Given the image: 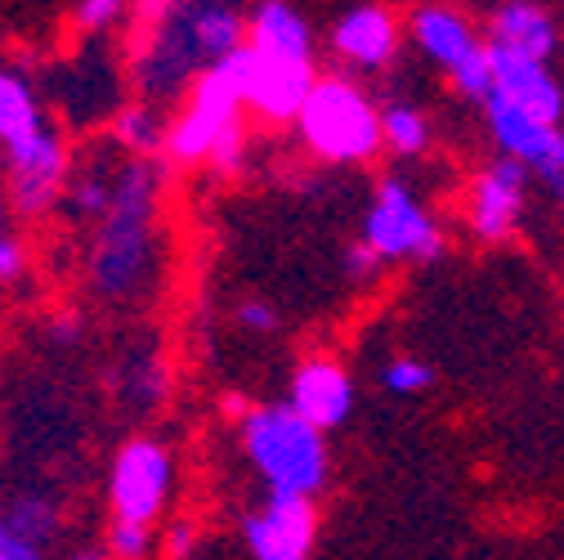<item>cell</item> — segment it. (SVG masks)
Returning <instances> with one entry per match:
<instances>
[{"instance_id": "6da1fadb", "label": "cell", "mask_w": 564, "mask_h": 560, "mask_svg": "<svg viewBox=\"0 0 564 560\" xmlns=\"http://www.w3.org/2000/svg\"><path fill=\"white\" fill-rule=\"evenodd\" d=\"M158 193L162 175L149 158L117 166L112 206L99 216L90 243V288L112 305L144 301L158 273Z\"/></svg>"}, {"instance_id": "7a4b0ae2", "label": "cell", "mask_w": 564, "mask_h": 560, "mask_svg": "<svg viewBox=\"0 0 564 560\" xmlns=\"http://www.w3.org/2000/svg\"><path fill=\"white\" fill-rule=\"evenodd\" d=\"M247 77H251V45L202 67L193 90H188V104L166 121V149L162 153L175 166H202V162H210L216 171L242 166Z\"/></svg>"}, {"instance_id": "3957f363", "label": "cell", "mask_w": 564, "mask_h": 560, "mask_svg": "<svg viewBox=\"0 0 564 560\" xmlns=\"http://www.w3.org/2000/svg\"><path fill=\"white\" fill-rule=\"evenodd\" d=\"M242 453L269 484V494H305L314 498L332 475L327 431L292 403H260L242 417Z\"/></svg>"}, {"instance_id": "277c9868", "label": "cell", "mask_w": 564, "mask_h": 560, "mask_svg": "<svg viewBox=\"0 0 564 560\" xmlns=\"http://www.w3.org/2000/svg\"><path fill=\"white\" fill-rule=\"evenodd\" d=\"M296 134L305 149L332 166H359L372 162L386 149V126L381 108L368 99V90L349 77H318L301 117Z\"/></svg>"}, {"instance_id": "5b68a950", "label": "cell", "mask_w": 564, "mask_h": 560, "mask_svg": "<svg viewBox=\"0 0 564 560\" xmlns=\"http://www.w3.org/2000/svg\"><path fill=\"white\" fill-rule=\"evenodd\" d=\"M364 243L390 265L399 260H435L444 251V229L440 220L421 206L408 180L390 175L377 184V197L364 216Z\"/></svg>"}, {"instance_id": "8992f818", "label": "cell", "mask_w": 564, "mask_h": 560, "mask_svg": "<svg viewBox=\"0 0 564 560\" xmlns=\"http://www.w3.org/2000/svg\"><path fill=\"white\" fill-rule=\"evenodd\" d=\"M171 488H175V462H171V449L162 440L139 435V440H126L117 449L112 471H108L112 516L158 525V516L171 503Z\"/></svg>"}, {"instance_id": "52a82bcc", "label": "cell", "mask_w": 564, "mask_h": 560, "mask_svg": "<svg viewBox=\"0 0 564 560\" xmlns=\"http://www.w3.org/2000/svg\"><path fill=\"white\" fill-rule=\"evenodd\" d=\"M0 153H6V193L19 216H45L67 193L73 166H67V144L58 139V130L41 126L36 134L19 139V144Z\"/></svg>"}, {"instance_id": "ba28073f", "label": "cell", "mask_w": 564, "mask_h": 560, "mask_svg": "<svg viewBox=\"0 0 564 560\" xmlns=\"http://www.w3.org/2000/svg\"><path fill=\"white\" fill-rule=\"evenodd\" d=\"M484 121H488L492 144H498L507 158H520L542 180L564 175V126H551V121L533 117L529 108H520L502 90H492L484 99Z\"/></svg>"}, {"instance_id": "9c48e42d", "label": "cell", "mask_w": 564, "mask_h": 560, "mask_svg": "<svg viewBox=\"0 0 564 560\" xmlns=\"http://www.w3.org/2000/svg\"><path fill=\"white\" fill-rule=\"evenodd\" d=\"M524 202H529V166L502 153L470 180L466 225L479 243H507L524 220Z\"/></svg>"}, {"instance_id": "30bf717a", "label": "cell", "mask_w": 564, "mask_h": 560, "mask_svg": "<svg viewBox=\"0 0 564 560\" xmlns=\"http://www.w3.org/2000/svg\"><path fill=\"white\" fill-rule=\"evenodd\" d=\"M247 551L256 560H310L318 538V511L305 494H269L247 520Z\"/></svg>"}, {"instance_id": "8fae6325", "label": "cell", "mask_w": 564, "mask_h": 560, "mask_svg": "<svg viewBox=\"0 0 564 560\" xmlns=\"http://www.w3.org/2000/svg\"><path fill=\"white\" fill-rule=\"evenodd\" d=\"M314 82H318L314 58H278V54H256L251 50L247 108H256V117H264L273 126H288V121L301 117Z\"/></svg>"}, {"instance_id": "7c38bea8", "label": "cell", "mask_w": 564, "mask_h": 560, "mask_svg": "<svg viewBox=\"0 0 564 560\" xmlns=\"http://www.w3.org/2000/svg\"><path fill=\"white\" fill-rule=\"evenodd\" d=\"M488 54H492V77H498L492 90H502L507 99H516L520 108H529L533 117H542L551 126H564V90L551 77L546 58H533V54L498 45V41H488Z\"/></svg>"}, {"instance_id": "4fadbf2b", "label": "cell", "mask_w": 564, "mask_h": 560, "mask_svg": "<svg viewBox=\"0 0 564 560\" xmlns=\"http://www.w3.org/2000/svg\"><path fill=\"white\" fill-rule=\"evenodd\" d=\"M408 36L435 67H444V73H453L462 58H470L484 45L470 14L448 6V0H421V6L408 14Z\"/></svg>"}, {"instance_id": "5bb4252c", "label": "cell", "mask_w": 564, "mask_h": 560, "mask_svg": "<svg viewBox=\"0 0 564 560\" xmlns=\"http://www.w3.org/2000/svg\"><path fill=\"white\" fill-rule=\"evenodd\" d=\"M332 50L340 63L359 67V73H377L399 50V19L386 6H355L345 10L332 28Z\"/></svg>"}, {"instance_id": "9a60e30c", "label": "cell", "mask_w": 564, "mask_h": 560, "mask_svg": "<svg viewBox=\"0 0 564 560\" xmlns=\"http://www.w3.org/2000/svg\"><path fill=\"white\" fill-rule=\"evenodd\" d=\"M288 403L301 417H310L318 431H336V427H345L349 408H355V381H349V373L336 359H305L292 373Z\"/></svg>"}, {"instance_id": "2e32d148", "label": "cell", "mask_w": 564, "mask_h": 560, "mask_svg": "<svg viewBox=\"0 0 564 560\" xmlns=\"http://www.w3.org/2000/svg\"><path fill=\"white\" fill-rule=\"evenodd\" d=\"M488 41L524 50L533 58H551L560 45V32L542 0H498L488 10Z\"/></svg>"}, {"instance_id": "e0dca14e", "label": "cell", "mask_w": 564, "mask_h": 560, "mask_svg": "<svg viewBox=\"0 0 564 560\" xmlns=\"http://www.w3.org/2000/svg\"><path fill=\"white\" fill-rule=\"evenodd\" d=\"M247 45L256 54H278V58H314V32L305 14L288 0H260L247 19Z\"/></svg>"}, {"instance_id": "ac0fdd59", "label": "cell", "mask_w": 564, "mask_h": 560, "mask_svg": "<svg viewBox=\"0 0 564 560\" xmlns=\"http://www.w3.org/2000/svg\"><path fill=\"white\" fill-rule=\"evenodd\" d=\"M184 19H188V32L206 63L229 58L234 50L247 45V19L229 0H184Z\"/></svg>"}, {"instance_id": "d6986e66", "label": "cell", "mask_w": 564, "mask_h": 560, "mask_svg": "<svg viewBox=\"0 0 564 560\" xmlns=\"http://www.w3.org/2000/svg\"><path fill=\"white\" fill-rule=\"evenodd\" d=\"M41 126H45V112H41L36 86L23 73H10L6 67V73H0V149L36 134Z\"/></svg>"}, {"instance_id": "ffe728a7", "label": "cell", "mask_w": 564, "mask_h": 560, "mask_svg": "<svg viewBox=\"0 0 564 560\" xmlns=\"http://www.w3.org/2000/svg\"><path fill=\"white\" fill-rule=\"evenodd\" d=\"M112 144H121L130 158H153L166 149V121L162 112L139 99V104H121L112 112Z\"/></svg>"}, {"instance_id": "44dd1931", "label": "cell", "mask_w": 564, "mask_h": 560, "mask_svg": "<svg viewBox=\"0 0 564 560\" xmlns=\"http://www.w3.org/2000/svg\"><path fill=\"white\" fill-rule=\"evenodd\" d=\"M381 126H386V149L399 153V158H421L431 149V117L421 112L416 104H390L381 108Z\"/></svg>"}, {"instance_id": "7402d4cb", "label": "cell", "mask_w": 564, "mask_h": 560, "mask_svg": "<svg viewBox=\"0 0 564 560\" xmlns=\"http://www.w3.org/2000/svg\"><path fill=\"white\" fill-rule=\"evenodd\" d=\"M112 189H117V171L86 166L77 175H67V206H73V216H82V220H99L112 206Z\"/></svg>"}, {"instance_id": "603a6c76", "label": "cell", "mask_w": 564, "mask_h": 560, "mask_svg": "<svg viewBox=\"0 0 564 560\" xmlns=\"http://www.w3.org/2000/svg\"><path fill=\"white\" fill-rule=\"evenodd\" d=\"M448 82H453V90H457L462 99H470V104H484V99L492 95L498 77H492V54H488V41H484L470 58H462V63L453 67Z\"/></svg>"}, {"instance_id": "cb8c5ba5", "label": "cell", "mask_w": 564, "mask_h": 560, "mask_svg": "<svg viewBox=\"0 0 564 560\" xmlns=\"http://www.w3.org/2000/svg\"><path fill=\"white\" fill-rule=\"evenodd\" d=\"M153 547H158L153 525L112 516V525H108V556H112V560H149Z\"/></svg>"}, {"instance_id": "d4e9b609", "label": "cell", "mask_w": 564, "mask_h": 560, "mask_svg": "<svg viewBox=\"0 0 564 560\" xmlns=\"http://www.w3.org/2000/svg\"><path fill=\"white\" fill-rule=\"evenodd\" d=\"M10 520H14V529H19L28 542H36V547H45V542L58 534V511H54L45 498H14V503H10Z\"/></svg>"}, {"instance_id": "484cf974", "label": "cell", "mask_w": 564, "mask_h": 560, "mask_svg": "<svg viewBox=\"0 0 564 560\" xmlns=\"http://www.w3.org/2000/svg\"><path fill=\"white\" fill-rule=\"evenodd\" d=\"M381 386L390 395H421V390L435 386V373H431V364H421L412 355H399V359H390L381 368Z\"/></svg>"}, {"instance_id": "4316f807", "label": "cell", "mask_w": 564, "mask_h": 560, "mask_svg": "<svg viewBox=\"0 0 564 560\" xmlns=\"http://www.w3.org/2000/svg\"><path fill=\"white\" fill-rule=\"evenodd\" d=\"M130 10V0H77L73 6V23L86 32V36H99V32H112Z\"/></svg>"}, {"instance_id": "83f0119b", "label": "cell", "mask_w": 564, "mask_h": 560, "mask_svg": "<svg viewBox=\"0 0 564 560\" xmlns=\"http://www.w3.org/2000/svg\"><path fill=\"white\" fill-rule=\"evenodd\" d=\"M0 560H45V547L28 542V538L14 529L10 511H0Z\"/></svg>"}, {"instance_id": "f1b7e54d", "label": "cell", "mask_w": 564, "mask_h": 560, "mask_svg": "<svg viewBox=\"0 0 564 560\" xmlns=\"http://www.w3.org/2000/svg\"><path fill=\"white\" fill-rule=\"evenodd\" d=\"M193 547H197V525L193 520H171L166 525V534H162V556L166 560H188L193 556Z\"/></svg>"}, {"instance_id": "f546056e", "label": "cell", "mask_w": 564, "mask_h": 560, "mask_svg": "<svg viewBox=\"0 0 564 560\" xmlns=\"http://www.w3.org/2000/svg\"><path fill=\"white\" fill-rule=\"evenodd\" d=\"M381 265H386V260H381L364 238L345 251V273L355 278V283H368V278H377V269H381Z\"/></svg>"}, {"instance_id": "4dcf8cb0", "label": "cell", "mask_w": 564, "mask_h": 560, "mask_svg": "<svg viewBox=\"0 0 564 560\" xmlns=\"http://www.w3.org/2000/svg\"><path fill=\"white\" fill-rule=\"evenodd\" d=\"M23 269H28V251L14 234H6L0 238V283H19Z\"/></svg>"}, {"instance_id": "1f68e13d", "label": "cell", "mask_w": 564, "mask_h": 560, "mask_svg": "<svg viewBox=\"0 0 564 560\" xmlns=\"http://www.w3.org/2000/svg\"><path fill=\"white\" fill-rule=\"evenodd\" d=\"M238 327H247V332H273L278 327V310L264 305V301H242L238 305Z\"/></svg>"}, {"instance_id": "d6a6232c", "label": "cell", "mask_w": 564, "mask_h": 560, "mask_svg": "<svg viewBox=\"0 0 564 560\" xmlns=\"http://www.w3.org/2000/svg\"><path fill=\"white\" fill-rule=\"evenodd\" d=\"M220 408H225V412L234 417V422H242V417H247V412H251L256 403H247L242 395H225V403H220Z\"/></svg>"}, {"instance_id": "836d02e7", "label": "cell", "mask_w": 564, "mask_h": 560, "mask_svg": "<svg viewBox=\"0 0 564 560\" xmlns=\"http://www.w3.org/2000/svg\"><path fill=\"white\" fill-rule=\"evenodd\" d=\"M10 234V193H0V238Z\"/></svg>"}, {"instance_id": "e575fe53", "label": "cell", "mask_w": 564, "mask_h": 560, "mask_svg": "<svg viewBox=\"0 0 564 560\" xmlns=\"http://www.w3.org/2000/svg\"><path fill=\"white\" fill-rule=\"evenodd\" d=\"M546 184H551V193H555V202H560V206H564V175H551V180H546Z\"/></svg>"}, {"instance_id": "d590c367", "label": "cell", "mask_w": 564, "mask_h": 560, "mask_svg": "<svg viewBox=\"0 0 564 560\" xmlns=\"http://www.w3.org/2000/svg\"><path fill=\"white\" fill-rule=\"evenodd\" d=\"M77 560H112V556H99V551H86V556H77Z\"/></svg>"}]
</instances>
